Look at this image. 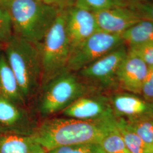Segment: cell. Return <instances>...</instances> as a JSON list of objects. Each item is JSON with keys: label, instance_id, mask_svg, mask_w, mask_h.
<instances>
[{"label": "cell", "instance_id": "6da1fadb", "mask_svg": "<svg viewBox=\"0 0 153 153\" xmlns=\"http://www.w3.org/2000/svg\"><path fill=\"white\" fill-rule=\"evenodd\" d=\"M116 120L97 123L66 117L53 116L41 120L33 137L47 150L81 143H100Z\"/></svg>", "mask_w": 153, "mask_h": 153}, {"label": "cell", "instance_id": "7a4b0ae2", "mask_svg": "<svg viewBox=\"0 0 153 153\" xmlns=\"http://www.w3.org/2000/svg\"><path fill=\"white\" fill-rule=\"evenodd\" d=\"M99 91L76 72L66 70L41 86L31 105L39 121L56 116L83 96Z\"/></svg>", "mask_w": 153, "mask_h": 153}, {"label": "cell", "instance_id": "3957f363", "mask_svg": "<svg viewBox=\"0 0 153 153\" xmlns=\"http://www.w3.org/2000/svg\"><path fill=\"white\" fill-rule=\"evenodd\" d=\"M3 51L22 97L31 108L42 86V68L38 47L13 35Z\"/></svg>", "mask_w": 153, "mask_h": 153}, {"label": "cell", "instance_id": "277c9868", "mask_svg": "<svg viewBox=\"0 0 153 153\" xmlns=\"http://www.w3.org/2000/svg\"><path fill=\"white\" fill-rule=\"evenodd\" d=\"M6 9L13 35L38 46L54 23L60 10L41 0H11Z\"/></svg>", "mask_w": 153, "mask_h": 153}, {"label": "cell", "instance_id": "5b68a950", "mask_svg": "<svg viewBox=\"0 0 153 153\" xmlns=\"http://www.w3.org/2000/svg\"><path fill=\"white\" fill-rule=\"evenodd\" d=\"M38 47L42 68V86L67 70L71 46L66 29V10H60Z\"/></svg>", "mask_w": 153, "mask_h": 153}, {"label": "cell", "instance_id": "8992f818", "mask_svg": "<svg viewBox=\"0 0 153 153\" xmlns=\"http://www.w3.org/2000/svg\"><path fill=\"white\" fill-rule=\"evenodd\" d=\"M128 52L123 44L76 73L86 84L101 93L119 91L117 73Z\"/></svg>", "mask_w": 153, "mask_h": 153}, {"label": "cell", "instance_id": "52a82bcc", "mask_svg": "<svg viewBox=\"0 0 153 153\" xmlns=\"http://www.w3.org/2000/svg\"><path fill=\"white\" fill-rule=\"evenodd\" d=\"M123 44L120 34L98 30L71 49L67 70L77 72Z\"/></svg>", "mask_w": 153, "mask_h": 153}, {"label": "cell", "instance_id": "ba28073f", "mask_svg": "<svg viewBox=\"0 0 153 153\" xmlns=\"http://www.w3.org/2000/svg\"><path fill=\"white\" fill-rule=\"evenodd\" d=\"M39 122L31 107L0 96V134L33 136Z\"/></svg>", "mask_w": 153, "mask_h": 153}, {"label": "cell", "instance_id": "9c48e42d", "mask_svg": "<svg viewBox=\"0 0 153 153\" xmlns=\"http://www.w3.org/2000/svg\"><path fill=\"white\" fill-rule=\"evenodd\" d=\"M64 117L97 123L116 120L107 95L100 91L89 93L76 99L60 114Z\"/></svg>", "mask_w": 153, "mask_h": 153}, {"label": "cell", "instance_id": "30bf717a", "mask_svg": "<svg viewBox=\"0 0 153 153\" xmlns=\"http://www.w3.org/2000/svg\"><path fill=\"white\" fill-rule=\"evenodd\" d=\"M105 95L116 119L132 122L153 119V102L141 96L120 90Z\"/></svg>", "mask_w": 153, "mask_h": 153}, {"label": "cell", "instance_id": "8fae6325", "mask_svg": "<svg viewBox=\"0 0 153 153\" xmlns=\"http://www.w3.org/2000/svg\"><path fill=\"white\" fill-rule=\"evenodd\" d=\"M149 71V67L139 56L128 51L117 73L119 90L140 95Z\"/></svg>", "mask_w": 153, "mask_h": 153}, {"label": "cell", "instance_id": "7c38bea8", "mask_svg": "<svg viewBox=\"0 0 153 153\" xmlns=\"http://www.w3.org/2000/svg\"><path fill=\"white\" fill-rule=\"evenodd\" d=\"M66 29L71 51L99 30L94 14L76 6L66 10Z\"/></svg>", "mask_w": 153, "mask_h": 153}, {"label": "cell", "instance_id": "4fadbf2b", "mask_svg": "<svg viewBox=\"0 0 153 153\" xmlns=\"http://www.w3.org/2000/svg\"><path fill=\"white\" fill-rule=\"evenodd\" d=\"M99 30L120 34L143 19L129 7H116L94 13Z\"/></svg>", "mask_w": 153, "mask_h": 153}, {"label": "cell", "instance_id": "5bb4252c", "mask_svg": "<svg viewBox=\"0 0 153 153\" xmlns=\"http://www.w3.org/2000/svg\"><path fill=\"white\" fill-rule=\"evenodd\" d=\"M0 153H47L33 136L0 134Z\"/></svg>", "mask_w": 153, "mask_h": 153}, {"label": "cell", "instance_id": "9a60e30c", "mask_svg": "<svg viewBox=\"0 0 153 153\" xmlns=\"http://www.w3.org/2000/svg\"><path fill=\"white\" fill-rule=\"evenodd\" d=\"M0 96L28 106L3 50L0 51Z\"/></svg>", "mask_w": 153, "mask_h": 153}, {"label": "cell", "instance_id": "2e32d148", "mask_svg": "<svg viewBox=\"0 0 153 153\" xmlns=\"http://www.w3.org/2000/svg\"><path fill=\"white\" fill-rule=\"evenodd\" d=\"M124 44L129 47L153 43V22L142 19L121 34Z\"/></svg>", "mask_w": 153, "mask_h": 153}, {"label": "cell", "instance_id": "e0dca14e", "mask_svg": "<svg viewBox=\"0 0 153 153\" xmlns=\"http://www.w3.org/2000/svg\"><path fill=\"white\" fill-rule=\"evenodd\" d=\"M116 124L131 153H153V145L144 142L135 132L126 126L122 119H116Z\"/></svg>", "mask_w": 153, "mask_h": 153}, {"label": "cell", "instance_id": "ac0fdd59", "mask_svg": "<svg viewBox=\"0 0 153 153\" xmlns=\"http://www.w3.org/2000/svg\"><path fill=\"white\" fill-rule=\"evenodd\" d=\"M99 144L105 153H131L126 147L116 124L105 134Z\"/></svg>", "mask_w": 153, "mask_h": 153}, {"label": "cell", "instance_id": "d6986e66", "mask_svg": "<svg viewBox=\"0 0 153 153\" xmlns=\"http://www.w3.org/2000/svg\"><path fill=\"white\" fill-rule=\"evenodd\" d=\"M74 6L93 13L116 7H128L120 0H76Z\"/></svg>", "mask_w": 153, "mask_h": 153}, {"label": "cell", "instance_id": "ffe728a7", "mask_svg": "<svg viewBox=\"0 0 153 153\" xmlns=\"http://www.w3.org/2000/svg\"><path fill=\"white\" fill-rule=\"evenodd\" d=\"M123 120L126 126L135 132L144 142L153 145V119L132 122Z\"/></svg>", "mask_w": 153, "mask_h": 153}, {"label": "cell", "instance_id": "44dd1931", "mask_svg": "<svg viewBox=\"0 0 153 153\" xmlns=\"http://www.w3.org/2000/svg\"><path fill=\"white\" fill-rule=\"evenodd\" d=\"M13 35L10 14L6 9L0 6V51L4 49Z\"/></svg>", "mask_w": 153, "mask_h": 153}, {"label": "cell", "instance_id": "7402d4cb", "mask_svg": "<svg viewBox=\"0 0 153 153\" xmlns=\"http://www.w3.org/2000/svg\"><path fill=\"white\" fill-rule=\"evenodd\" d=\"M47 153H105L99 143H81L55 148Z\"/></svg>", "mask_w": 153, "mask_h": 153}, {"label": "cell", "instance_id": "603a6c76", "mask_svg": "<svg viewBox=\"0 0 153 153\" xmlns=\"http://www.w3.org/2000/svg\"><path fill=\"white\" fill-rule=\"evenodd\" d=\"M128 51L139 56L149 68H153V43L131 47Z\"/></svg>", "mask_w": 153, "mask_h": 153}, {"label": "cell", "instance_id": "cb8c5ba5", "mask_svg": "<svg viewBox=\"0 0 153 153\" xmlns=\"http://www.w3.org/2000/svg\"><path fill=\"white\" fill-rule=\"evenodd\" d=\"M129 7L137 12L143 19L153 22V2L148 1L138 2Z\"/></svg>", "mask_w": 153, "mask_h": 153}, {"label": "cell", "instance_id": "d4e9b609", "mask_svg": "<svg viewBox=\"0 0 153 153\" xmlns=\"http://www.w3.org/2000/svg\"><path fill=\"white\" fill-rule=\"evenodd\" d=\"M140 96L149 102H153V68H149Z\"/></svg>", "mask_w": 153, "mask_h": 153}, {"label": "cell", "instance_id": "484cf974", "mask_svg": "<svg viewBox=\"0 0 153 153\" xmlns=\"http://www.w3.org/2000/svg\"><path fill=\"white\" fill-rule=\"evenodd\" d=\"M44 3L53 6L59 10H66L74 6L76 0H41Z\"/></svg>", "mask_w": 153, "mask_h": 153}, {"label": "cell", "instance_id": "4316f807", "mask_svg": "<svg viewBox=\"0 0 153 153\" xmlns=\"http://www.w3.org/2000/svg\"><path fill=\"white\" fill-rule=\"evenodd\" d=\"M126 4L129 7V6L133 4L138 3V2H145V1H148L149 0H120Z\"/></svg>", "mask_w": 153, "mask_h": 153}, {"label": "cell", "instance_id": "83f0119b", "mask_svg": "<svg viewBox=\"0 0 153 153\" xmlns=\"http://www.w3.org/2000/svg\"><path fill=\"white\" fill-rule=\"evenodd\" d=\"M11 0H0V6L6 9Z\"/></svg>", "mask_w": 153, "mask_h": 153}]
</instances>
